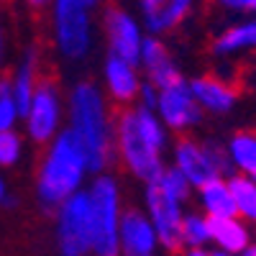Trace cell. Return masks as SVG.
Wrapping results in <instances>:
<instances>
[{"label":"cell","mask_w":256,"mask_h":256,"mask_svg":"<svg viewBox=\"0 0 256 256\" xmlns=\"http://www.w3.org/2000/svg\"><path fill=\"white\" fill-rule=\"evenodd\" d=\"M84 172H88V156H84L82 144L72 131H62L46 152V159L38 172L36 192L41 205L46 210L62 208L72 195H77Z\"/></svg>","instance_id":"1"},{"label":"cell","mask_w":256,"mask_h":256,"mask_svg":"<svg viewBox=\"0 0 256 256\" xmlns=\"http://www.w3.org/2000/svg\"><path fill=\"white\" fill-rule=\"evenodd\" d=\"M70 116H72L70 131L77 136V141L84 148L88 169L102 172V169L110 164L113 146H110V126H108L105 100L92 82H80L72 90Z\"/></svg>","instance_id":"2"},{"label":"cell","mask_w":256,"mask_h":256,"mask_svg":"<svg viewBox=\"0 0 256 256\" xmlns=\"http://www.w3.org/2000/svg\"><path fill=\"white\" fill-rule=\"evenodd\" d=\"M88 195H90V218H92V251L98 256H118L120 248L118 187L110 177H98Z\"/></svg>","instance_id":"3"},{"label":"cell","mask_w":256,"mask_h":256,"mask_svg":"<svg viewBox=\"0 0 256 256\" xmlns=\"http://www.w3.org/2000/svg\"><path fill=\"white\" fill-rule=\"evenodd\" d=\"M174 154H177V169L195 187H205L212 180H223V174L230 172V159L226 148L216 141H208L200 146L192 138H180Z\"/></svg>","instance_id":"4"},{"label":"cell","mask_w":256,"mask_h":256,"mask_svg":"<svg viewBox=\"0 0 256 256\" xmlns=\"http://www.w3.org/2000/svg\"><path fill=\"white\" fill-rule=\"evenodd\" d=\"M92 8L95 3H74V0L54 3L56 46L67 59H82L90 52V41H92L90 10Z\"/></svg>","instance_id":"5"},{"label":"cell","mask_w":256,"mask_h":256,"mask_svg":"<svg viewBox=\"0 0 256 256\" xmlns=\"http://www.w3.org/2000/svg\"><path fill=\"white\" fill-rule=\"evenodd\" d=\"M118 148H120L123 162L128 164V169H131L138 180H146V184L156 182L164 174L159 152L138 131L136 110H126V113L118 116Z\"/></svg>","instance_id":"6"},{"label":"cell","mask_w":256,"mask_h":256,"mask_svg":"<svg viewBox=\"0 0 256 256\" xmlns=\"http://www.w3.org/2000/svg\"><path fill=\"white\" fill-rule=\"evenodd\" d=\"M92 248L90 195L77 192L59 208V251L62 256H84Z\"/></svg>","instance_id":"7"},{"label":"cell","mask_w":256,"mask_h":256,"mask_svg":"<svg viewBox=\"0 0 256 256\" xmlns=\"http://www.w3.org/2000/svg\"><path fill=\"white\" fill-rule=\"evenodd\" d=\"M146 205H148V212H152L156 241H162L166 251L177 254L184 246L182 244V218L184 216L180 210V202L156 180L152 184H146Z\"/></svg>","instance_id":"8"},{"label":"cell","mask_w":256,"mask_h":256,"mask_svg":"<svg viewBox=\"0 0 256 256\" xmlns=\"http://www.w3.org/2000/svg\"><path fill=\"white\" fill-rule=\"evenodd\" d=\"M156 108L169 128H190L200 120V105L192 98V90L184 82V77L159 90Z\"/></svg>","instance_id":"9"},{"label":"cell","mask_w":256,"mask_h":256,"mask_svg":"<svg viewBox=\"0 0 256 256\" xmlns=\"http://www.w3.org/2000/svg\"><path fill=\"white\" fill-rule=\"evenodd\" d=\"M28 134L36 144H44L54 136L59 126V95L52 80H38L28 108Z\"/></svg>","instance_id":"10"},{"label":"cell","mask_w":256,"mask_h":256,"mask_svg":"<svg viewBox=\"0 0 256 256\" xmlns=\"http://www.w3.org/2000/svg\"><path fill=\"white\" fill-rule=\"evenodd\" d=\"M105 31L110 38L113 56L123 59L126 64H138L141 62V31L136 20L120 8H108L105 10Z\"/></svg>","instance_id":"11"},{"label":"cell","mask_w":256,"mask_h":256,"mask_svg":"<svg viewBox=\"0 0 256 256\" xmlns=\"http://www.w3.org/2000/svg\"><path fill=\"white\" fill-rule=\"evenodd\" d=\"M118 238L123 246V256H154V248H156L154 226L136 208H128L123 212Z\"/></svg>","instance_id":"12"},{"label":"cell","mask_w":256,"mask_h":256,"mask_svg":"<svg viewBox=\"0 0 256 256\" xmlns=\"http://www.w3.org/2000/svg\"><path fill=\"white\" fill-rule=\"evenodd\" d=\"M190 90H192L195 102L210 113H226L238 100V90L230 82H226L220 77H212V74H202L198 80H192Z\"/></svg>","instance_id":"13"},{"label":"cell","mask_w":256,"mask_h":256,"mask_svg":"<svg viewBox=\"0 0 256 256\" xmlns=\"http://www.w3.org/2000/svg\"><path fill=\"white\" fill-rule=\"evenodd\" d=\"M141 62H144V67L148 72V84H152V88L164 90L166 84H172V82H177L182 77L177 72V67H174L172 56H169V52L164 49V44L159 38H154V36L144 38V44H141Z\"/></svg>","instance_id":"14"},{"label":"cell","mask_w":256,"mask_h":256,"mask_svg":"<svg viewBox=\"0 0 256 256\" xmlns=\"http://www.w3.org/2000/svg\"><path fill=\"white\" fill-rule=\"evenodd\" d=\"M141 10H144L146 28L152 34H164V31H172L182 24L187 18V13L192 10V3L190 0H169V3H162V0H144Z\"/></svg>","instance_id":"15"},{"label":"cell","mask_w":256,"mask_h":256,"mask_svg":"<svg viewBox=\"0 0 256 256\" xmlns=\"http://www.w3.org/2000/svg\"><path fill=\"white\" fill-rule=\"evenodd\" d=\"M38 49L31 46L20 62V67L13 77V102H16V110L20 116H28V108H31V100H34V92H36V77L41 72H36L38 67Z\"/></svg>","instance_id":"16"},{"label":"cell","mask_w":256,"mask_h":256,"mask_svg":"<svg viewBox=\"0 0 256 256\" xmlns=\"http://www.w3.org/2000/svg\"><path fill=\"white\" fill-rule=\"evenodd\" d=\"M210 241H216L223 254H244L248 248V230L238 218H208Z\"/></svg>","instance_id":"17"},{"label":"cell","mask_w":256,"mask_h":256,"mask_svg":"<svg viewBox=\"0 0 256 256\" xmlns=\"http://www.w3.org/2000/svg\"><path fill=\"white\" fill-rule=\"evenodd\" d=\"M105 80H108V90L110 95L118 100V102H128L134 100L136 92L141 90L138 88V77L134 72L131 64H126L123 59L118 56H108V62H105Z\"/></svg>","instance_id":"18"},{"label":"cell","mask_w":256,"mask_h":256,"mask_svg":"<svg viewBox=\"0 0 256 256\" xmlns=\"http://www.w3.org/2000/svg\"><path fill=\"white\" fill-rule=\"evenodd\" d=\"M200 202L208 212V218H236V200L226 180H212L205 187H200Z\"/></svg>","instance_id":"19"},{"label":"cell","mask_w":256,"mask_h":256,"mask_svg":"<svg viewBox=\"0 0 256 256\" xmlns=\"http://www.w3.org/2000/svg\"><path fill=\"white\" fill-rule=\"evenodd\" d=\"M244 49H256V18L226 28L216 41H212V52L218 56H228V54H236V52H244Z\"/></svg>","instance_id":"20"},{"label":"cell","mask_w":256,"mask_h":256,"mask_svg":"<svg viewBox=\"0 0 256 256\" xmlns=\"http://www.w3.org/2000/svg\"><path fill=\"white\" fill-rule=\"evenodd\" d=\"M228 159L233 166L241 169L244 177H256V134L241 131L228 144Z\"/></svg>","instance_id":"21"},{"label":"cell","mask_w":256,"mask_h":256,"mask_svg":"<svg viewBox=\"0 0 256 256\" xmlns=\"http://www.w3.org/2000/svg\"><path fill=\"white\" fill-rule=\"evenodd\" d=\"M228 187L233 192V200H236L238 216L256 223V184H254V180H248L244 174H233L228 180Z\"/></svg>","instance_id":"22"},{"label":"cell","mask_w":256,"mask_h":256,"mask_svg":"<svg viewBox=\"0 0 256 256\" xmlns=\"http://www.w3.org/2000/svg\"><path fill=\"white\" fill-rule=\"evenodd\" d=\"M210 241V226L208 218L200 212H190L182 218V244H190L192 248H202Z\"/></svg>","instance_id":"23"},{"label":"cell","mask_w":256,"mask_h":256,"mask_svg":"<svg viewBox=\"0 0 256 256\" xmlns=\"http://www.w3.org/2000/svg\"><path fill=\"white\" fill-rule=\"evenodd\" d=\"M136 123H138L141 136H144L148 144H152L156 152H162L164 144H166V136H164L162 123L154 118V113H152V110H146V108H138V110H136Z\"/></svg>","instance_id":"24"},{"label":"cell","mask_w":256,"mask_h":256,"mask_svg":"<svg viewBox=\"0 0 256 256\" xmlns=\"http://www.w3.org/2000/svg\"><path fill=\"white\" fill-rule=\"evenodd\" d=\"M16 102H13V82L8 77L0 80V134L10 131V126L16 123Z\"/></svg>","instance_id":"25"},{"label":"cell","mask_w":256,"mask_h":256,"mask_svg":"<svg viewBox=\"0 0 256 256\" xmlns=\"http://www.w3.org/2000/svg\"><path fill=\"white\" fill-rule=\"evenodd\" d=\"M159 182H162V187H164L177 202H182V200L190 198V187H192V184L184 180V174L180 172V169H164V174L159 177Z\"/></svg>","instance_id":"26"},{"label":"cell","mask_w":256,"mask_h":256,"mask_svg":"<svg viewBox=\"0 0 256 256\" xmlns=\"http://www.w3.org/2000/svg\"><path fill=\"white\" fill-rule=\"evenodd\" d=\"M20 156V138L13 131L0 134V166H13Z\"/></svg>","instance_id":"27"},{"label":"cell","mask_w":256,"mask_h":256,"mask_svg":"<svg viewBox=\"0 0 256 256\" xmlns=\"http://www.w3.org/2000/svg\"><path fill=\"white\" fill-rule=\"evenodd\" d=\"M223 8L236 13H256V0H226Z\"/></svg>","instance_id":"28"},{"label":"cell","mask_w":256,"mask_h":256,"mask_svg":"<svg viewBox=\"0 0 256 256\" xmlns=\"http://www.w3.org/2000/svg\"><path fill=\"white\" fill-rule=\"evenodd\" d=\"M141 95H144V105H141V108H146V110H152L154 105H156V92H154V88H152V84H144V90H141Z\"/></svg>","instance_id":"29"},{"label":"cell","mask_w":256,"mask_h":256,"mask_svg":"<svg viewBox=\"0 0 256 256\" xmlns=\"http://www.w3.org/2000/svg\"><path fill=\"white\" fill-rule=\"evenodd\" d=\"M184 256H212V254H208L205 248H192V251H187Z\"/></svg>","instance_id":"30"},{"label":"cell","mask_w":256,"mask_h":256,"mask_svg":"<svg viewBox=\"0 0 256 256\" xmlns=\"http://www.w3.org/2000/svg\"><path fill=\"white\" fill-rule=\"evenodd\" d=\"M241 256H256V244H248V248H246Z\"/></svg>","instance_id":"31"},{"label":"cell","mask_w":256,"mask_h":256,"mask_svg":"<svg viewBox=\"0 0 256 256\" xmlns=\"http://www.w3.org/2000/svg\"><path fill=\"white\" fill-rule=\"evenodd\" d=\"M3 49H6V44H3V28H0V62H3Z\"/></svg>","instance_id":"32"},{"label":"cell","mask_w":256,"mask_h":256,"mask_svg":"<svg viewBox=\"0 0 256 256\" xmlns=\"http://www.w3.org/2000/svg\"><path fill=\"white\" fill-rule=\"evenodd\" d=\"M6 200V184H3V180H0V202Z\"/></svg>","instance_id":"33"},{"label":"cell","mask_w":256,"mask_h":256,"mask_svg":"<svg viewBox=\"0 0 256 256\" xmlns=\"http://www.w3.org/2000/svg\"><path fill=\"white\" fill-rule=\"evenodd\" d=\"M212 256H230V254H223V251H218V254H212Z\"/></svg>","instance_id":"34"},{"label":"cell","mask_w":256,"mask_h":256,"mask_svg":"<svg viewBox=\"0 0 256 256\" xmlns=\"http://www.w3.org/2000/svg\"><path fill=\"white\" fill-rule=\"evenodd\" d=\"M251 180H254V184H256V177H251Z\"/></svg>","instance_id":"35"}]
</instances>
